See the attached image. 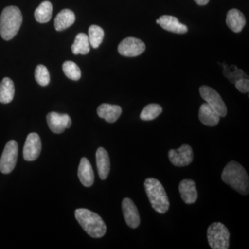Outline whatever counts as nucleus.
Here are the masks:
<instances>
[{
  "label": "nucleus",
  "mask_w": 249,
  "mask_h": 249,
  "mask_svg": "<svg viewBox=\"0 0 249 249\" xmlns=\"http://www.w3.org/2000/svg\"><path fill=\"white\" fill-rule=\"evenodd\" d=\"M222 181L243 196L249 194V179L244 167L235 161H231L222 173Z\"/></svg>",
  "instance_id": "f257e3e1"
},
{
  "label": "nucleus",
  "mask_w": 249,
  "mask_h": 249,
  "mask_svg": "<svg viewBox=\"0 0 249 249\" xmlns=\"http://www.w3.org/2000/svg\"><path fill=\"white\" fill-rule=\"evenodd\" d=\"M75 217L83 230L93 238H101L106 235L107 227L102 218L88 209H79L75 211Z\"/></svg>",
  "instance_id": "f03ea898"
},
{
  "label": "nucleus",
  "mask_w": 249,
  "mask_h": 249,
  "mask_svg": "<svg viewBox=\"0 0 249 249\" xmlns=\"http://www.w3.org/2000/svg\"><path fill=\"white\" fill-rule=\"evenodd\" d=\"M22 23V15L17 6L5 8L0 16V36L10 40L17 35Z\"/></svg>",
  "instance_id": "7ed1b4c3"
},
{
  "label": "nucleus",
  "mask_w": 249,
  "mask_h": 249,
  "mask_svg": "<svg viewBox=\"0 0 249 249\" xmlns=\"http://www.w3.org/2000/svg\"><path fill=\"white\" fill-rule=\"evenodd\" d=\"M144 187L152 208L159 213H165L169 209L170 202L161 183L155 178H147Z\"/></svg>",
  "instance_id": "20e7f679"
},
{
  "label": "nucleus",
  "mask_w": 249,
  "mask_h": 249,
  "mask_svg": "<svg viewBox=\"0 0 249 249\" xmlns=\"http://www.w3.org/2000/svg\"><path fill=\"white\" fill-rule=\"evenodd\" d=\"M207 238L213 249L229 248L230 232L226 226L220 222H214L208 228Z\"/></svg>",
  "instance_id": "39448f33"
},
{
  "label": "nucleus",
  "mask_w": 249,
  "mask_h": 249,
  "mask_svg": "<svg viewBox=\"0 0 249 249\" xmlns=\"http://www.w3.org/2000/svg\"><path fill=\"white\" fill-rule=\"evenodd\" d=\"M199 92H200L201 98L206 101V103L209 105L220 117L227 116V106L220 95L215 90L206 85H203L199 88Z\"/></svg>",
  "instance_id": "423d86ee"
},
{
  "label": "nucleus",
  "mask_w": 249,
  "mask_h": 249,
  "mask_svg": "<svg viewBox=\"0 0 249 249\" xmlns=\"http://www.w3.org/2000/svg\"><path fill=\"white\" fill-rule=\"evenodd\" d=\"M18 145L14 140L6 143L0 160V171L3 174L11 173L17 163Z\"/></svg>",
  "instance_id": "0eeeda50"
},
{
  "label": "nucleus",
  "mask_w": 249,
  "mask_h": 249,
  "mask_svg": "<svg viewBox=\"0 0 249 249\" xmlns=\"http://www.w3.org/2000/svg\"><path fill=\"white\" fill-rule=\"evenodd\" d=\"M145 50V43L142 40L133 37L124 39L118 47L119 53L125 57L138 56Z\"/></svg>",
  "instance_id": "6e6552de"
},
{
  "label": "nucleus",
  "mask_w": 249,
  "mask_h": 249,
  "mask_svg": "<svg viewBox=\"0 0 249 249\" xmlns=\"http://www.w3.org/2000/svg\"><path fill=\"white\" fill-rule=\"evenodd\" d=\"M168 157L170 162L175 166L183 167L191 164L194 156L192 147L184 144L178 150H170L168 152Z\"/></svg>",
  "instance_id": "1a4fd4ad"
},
{
  "label": "nucleus",
  "mask_w": 249,
  "mask_h": 249,
  "mask_svg": "<svg viewBox=\"0 0 249 249\" xmlns=\"http://www.w3.org/2000/svg\"><path fill=\"white\" fill-rule=\"evenodd\" d=\"M42 150V143L38 134L31 133L27 136L23 149V156L27 161H33L38 158Z\"/></svg>",
  "instance_id": "9d476101"
},
{
  "label": "nucleus",
  "mask_w": 249,
  "mask_h": 249,
  "mask_svg": "<svg viewBox=\"0 0 249 249\" xmlns=\"http://www.w3.org/2000/svg\"><path fill=\"white\" fill-rule=\"evenodd\" d=\"M47 121L49 129L55 134H61L71 125V119L68 114H58L54 111L47 114Z\"/></svg>",
  "instance_id": "9b49d317"
},
{
  "label": "nucleus",
  "mask_w": 249,
  "mask_h": 249,
  "mask_svg": "<svg viewBox=\"0 0 249 249\" xmlns=\"http://www.w3.org/2000/svg\"><path fill=\"white\" fill-rule=\"evenodd\" d=\"M122 211L127 226L132 229H137L140 224V215L133 201L129 198H124L122 202Z\"/></svg>",
  "instance_id": "f8f14e48"
},
{
  "label": "nucleus",
  "mask_w": 249,
  "mask_h": 249,
  "mask_svg": "<svg viewBox=\"0 0 249 249\" xmlns=\"http://www.w3.org/2000/svg\"><path fill=\"white\" fill-rule=\"evenodd\" d=\"M178 191L181 199L187 204H194L198 197L196 183L192 179H183L179 183Z\"/></svg>",
  "instance_id": "ddd939ff"
},
{
  "label": "nucleus",
  "mask_w": 249,
  "mask_h": 249,
  "mask_svg": "<svg viewBox=\"0 0 249 249\" xmlns=\"http://www.w3.org/2000/svg\"><path fill=\"white\" fill-rule=\"evenodd\" d=\"M80 182L85 187H91L94 182V173L92 166L88 159L83 157L80 162L78 171Z\"/></svg>",
  "instance_id": "4468645a"
},
{
  "label": "nucleus",
  "mask_w": 249,
  "mask_h": 249,
  "mask_svg": "<svg viewBox=\"0 0 249 249\" xmlns=\"http://www.w3.org/2000/svg\"><path fill=\"white\" fill-rule=\"evenodd\" d=\"M159 24L165 30L175 34H183L188 32V27L181 24L178 18L171 16H163L159 19Z\"/></svg>",
  "instance_id": "2eb2a0df"
},
{
  "label": "nucleus",
  "mask_w": 249,
  "mask_h": 249,
  "mask_svg": "<svg viewBox=\"0 0 249 249\" xmlns=\"http://www.w3.org/2000/svg\"><path fill=\"white\" fill-rule=\"evenodd\" d=\"M122 113L120 106L116 105L103 103L97 109V114L101 119H104L108 123L116 122L119 119Z\"/></svg>",
  "instance_id": "dca6fc26"
},
{
  "label": "nucleus",
  "mask_w": 249,
  "mask_h": 249,
  "mask_svg": "<svg viewBox=\"0 0 249 249\" xmlns=\"http://www.w3.org/2000/svg\"><path fill=\"white\" fill-rule=\"evenodd\" d=\"M96 157L98 175L101 179H106L110 171V160L109 155L103 147H101L96 151Z\"/></svg>",
  "instance_id": "f3484780"
},
{
  "label": "nucleus",
  "mask_w": 249,
  "mask_h": 249,
  "mask_svg": "<svg viewBox=\"0 0 249 249\" xmlns=\"http://www.w3.org/2000/svg\"><path fill=\"white\" fill-rule=\"evenodd\" d=\"M199 119L205 125L214 127L219 124L220 116L209 105L204 103L199 108Z\"/></svg>",
  "instance_id": "a211bd4d"
},
{
  "label": "nucleus",
  "mask_w": 249,
  "mask_h": 249,
  "mask_svg": "<svg viewBox=\"0 0 249 249\" xmlns=\"http://www.w3.org/2000/svg\"><path fill=\"white\" fill-rule=\"evenodd\" d=\"M227 24L229 29L233 32H240L246 24L245 16L239 10H230L227 16Z\"/></svg>",
  "instance_id": "6ab92c4d"
},
{
  "label": "nucleus",
  "mask_w": 249,
  "mask_h": 249,
  "mask_svg": "<svg viewBox=\"0 0 249 249\" xmlns=\"http://www.w3.org/2000/svg\"><path fill=\"white\" fill-rule=\"evenodd\" d=\"M76 16L74 13L70 9H64L60 11L55 18V29L58 31L65 30L75 22Z\"/></svg>",
  "instance_id": "aec40b11"
},
{
  "label": "nucleus",
  "mask_w": 249,
  "mask_h": 249,
  "mask_svg": "<svg viewBox=\"0 0 249 249\" xmlns=\"http://www.w3.org/2000/svg\"><path fill=\"white\" fill-rule=\"evenodd\" d=\"M15 87L13 80L4 78L0 83V103L7 104L14 100Z\"/></svg>",
  "instance_id": "412c9836"
},
{
  "label": "nucleus",
  "mask_w": 249,
  "mask_h": 249,
  "mask_svg": "<svg viewBox=\"0 0 249 249\" xmlns=\"http://www.w3.org/2000/svg\"><path fill=\"white\" fill-rule=\"evenodd\" d=\"M71 50L75 55H86L89 53L90 44L88 36L83 33L78 34L71 46Z\"/></svg>",
  "instance_id": "4be33fe9"
},
{
  "label": "nucleus",
  "mask_w": 249,
  "mask_h": 249,
  "mask_svg": "<svg viewBox=\"0 0 249 249\" xmlns=\"http://www.w3.org/2000/svg\"><path fill=\"white\" fill-rule=\"evenodd\" d=\"M52 11L53 6L50 1H45L41 3L34 13L36 21L42 24L49 22L52 18Z\"/></svg>",
  "instance_id": "5701e85b"
},
{
  "label": "nucleus",
  "mask_w": 249,
  "mask_h": 249,
  "mask_svg": "<svg viewBox=\"0 0 249 249\" xmlns=\"http://www.w3.org/2000/svg\"><path fill=\"white\" fill-rule=\"evenodd\" d=\"M104 35V31L99 26L95 25V24L90 26L89 34L88 35L90 46H91L93 49L98 48L103 42Z\"/></svg>",
  "instance_id": "b1692460"
},
{
  "label": "nucleus",
  "mask_w": 249,
  "mask_h": 249,
  "mask_svg": "<svg viewBox=\"0 0 249 249\" xmlns=\"http://www.w3.org/2000/svg\"><path fill=\"white\" fill-rule=\"evenodd\" d=\"M162 111L163 109L160 105L155 103L147 105L141 113V119L142 121L154 120L161 114Z\"/></svg>",
  "instance_id": "393cba45"
},
{
  "label": "nucleus",
  "mask_w": 249,
  "mask_h": 249,
  "mask_svg": "<svg viewBox=\"0 0 249 249\" xmlns=\"http://www.w3.org/2000/svg\"><path fill=\"white\" fill-rule=\"evenodd\" d=\"M62 70H63L65 76L70 79L78 80L81 78V71H80L79 67L75 62L72 61L64 62L63 65H62Z\"/></svg>",
  "instance_id": "a878e982"
},
{
  "label": "nucleus",
  "mask_w": 249,
  "mask_h": 249,
  "mask_svg": "<svg viewBox=\"0 0 249 249\" xmlns=\"http://www.w3.org/2000/svg\"><path fill=\"white\" fill-rule=\"evenodd\" d=\"M36 81L41 86H47L50 82V74L47 67L42 65L36 67L35 71Z\"/></svg>",
  "instance_id": "bb28decb"
},
{
  "label": "nucleus",
  "mask_w": 249,
  "mask_h": 249,
  "mask_svg": "<svg viewBox=\"0 0 249 249\" xmlns=\"http://www.w3.org/2000/svg\"><path fill=\"white\" fill-rule=\"evenodd\" d=\"M235 87L240 92L248 93L249 90V80L247 78H240L236 80Z\"/></svg>",
  "instance_id": "cd10ccee"
},
{
  "label": "nucleus",
  "mask_w": 249,
  "mask_h": 249,
  "mask_svg": "<svg viewBox=\"0 0 249 249\" xmlns=\"http://www.w3.org/2000/svg\"><path fill=\"white\" fill-rule=\"evenodd\" d=\"M196 4L200 5V6H204L209 2L210 0H194Z\"/></svg>",
  "instance_id": "c85d7f7f"
},
{
  "label": "nucleus",
  "mask_w": 249,
  "mask_h": 249,
  "mask_svg": "<svg viewBox=\"0 0 249 249\" xmlns=\"http://www.w3.org/2000/svg\"><path fill=\"white\" fill-rule=\"evenodd\" d=\"M156 22H157V24H159V23H160V21H159V19H157V21H156Z\"/></svg>",
  "instance_id": "c756f323"
}]
</instances>
